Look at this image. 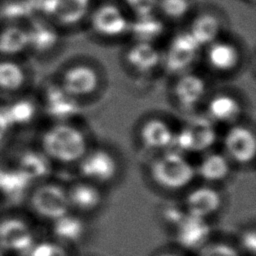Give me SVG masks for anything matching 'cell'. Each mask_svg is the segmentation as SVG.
<instances>
[{
    "label": "cell",
    "instance_id": "cell-1",
    "mask_svg": "<svg viewBox=\"0 0 256 256\" xmlns=\"http://www.w3.org/2000/svg\"><path fill=\"white\" fill-rule=\"evenodd\" d=\"M37 146L61 165L77 164L89 149L87 136L73 122H52L39 134Z\"/></svg>",
    "mask_w": 256,
    "mask_h": 256
},
{
    "label": "cell",
    "instance_id": "cell-2",
    "mask_svg": "<svg viewBox=\"0 0 256 256\" xmlns=\"http://www.w3.org/2000/svg\"><path fill=\"white\" fill-rule=\"evenodd\" d=\"M149 173L155 184L169 191L182 190L196 178L195 164L187 155L173 148L161 152L153 159Z\"/></svg>",
    "mask_w": 256,
    "mask_h": 256
},
{
    "label": "cell",
    "instance_id": "cell-3",
    "mask_svg": "<svg viewBox=\"0 0 256 256\" xmlns=\"http://www.w3.org/2000/svg\"><path fill=\"white\" fill-rule=\"evenodd\" d=\"M23 202L35 216L53 222L70 212L67 189L61 184L43 180L34 183Z\"/></svg>",
    "mask_w": 256,
    "mask_h": 256
},
{
    "label": "cell",
    "instance_id": "cell-4",
    "mask_svg": "<svg viewBox=\"0 0 256 256\" xmlns=\"http://www.w3.org/2000/svg\"><path fill=\"white\" fill-rule=\"evenodd\" d=\"M0 159L21 172L33 184L47 180L53 169L52 161L37 145L18 144L16 139L0 153Z\"/></svg>",
    "mask_w": 256,
    "mask_h": 256
},
{
    "label": "cell",
    "instance_id": "cell-5",
    "mask_svg": "<svg viewBox=\"0 0 256 256\" xmlns=\"http://www.w3.org/2000/svg\"><path fill=\"white\" fill-rule=\"evenodd\" d=\"M216 126L205 114L195 115L175 130L172 148L187 156L210 151L218 140Z\"/></svg>",
    "mask_w": 256,
    "mask_h": 256
},
{
    "label": "cell",
    "instance_id": "cell-6",
    "mask_svg": "<svg viewBox=\"0 0 256 256\" xmlns=\"http://www.w3.org/2000/svg\"><path fill=\"white\" fill-rule=\"evenodd\" d=\"M36 97L41 114L51 122H73L80 114V100L66 92L59 82L46 83Z\"/></svg>",
    "mask_w": 256,
    "mask_h": 256
},
{
    "label": "cell",
    "instance_id": "cell-7",
    "mask_svg": "<svg viewBox=\"0 0 256 256\" xmlns=\"http://www.w3.org/2000/svg\"><path fill=\"white\" fill-rule=\"evenodd\" d=\"M92 30L104 38H119L128 35L130 19L120 3L103 1L92 6L88 15Z\"/></svg>",
    "mask_w": 256,
    "mask_h": 256
},
{
    "label": "cell",
    "instance_id": "cell-8",
    "mask_svg": "<svg viewBox=\"0 0 256 256\" xmlns=\"http://www.w3.org/2000/svg\"><path fill=\"white\" fill-rule=\"evenodd\" d=\"M35 14L53 24L72 27L89 15L92 0H33Z\"/></svg>",
    "mask_w": 256,
    "mask_h": 256
},
{
    "label": "cell",
    "instance_id": "cell-9",
    "mask_svg": "<svg viewBox=\"0 0 256 256\" xmlns=\"http://www.w3.org/2000/svg\"><path fill=\"white\" fill-rule=\"evenodd\" d=\"M201 50L202 47L187 29L180 31L171 38L166 51L162 53V65L168 73L180 75L190 71Z\"/></svg>",
    "mask_w": 256,
    "mask_h": 256
},
{
    "label": "cell",
    "instance_id": "cell-10",
    "mask_svg": "<svg viewBox=\"0 0 256 256\" xmlns=\"http://www.w3.org/2000/svg\"><path fill=\"white\" fill-rule=\"evenodd\" d=\"M35 243L30 223L19 214L0 215V249L4 252L28 253Z\"/></svg>",
    "mask_w": 256,
    "mask_h": 256
},
{
    "label": "cell",
    "instance_id": "cell-11",
    "mask_svg": "<svg viewBox=\"0 0 256 256\" xmlns=\"http://www.w3.org/2000/svg\"><path fill=\"white\" fill-rule=\"evenodd\" d=\"M76 165L81 178L96 185L111 182L118 173L117 159L104 148L88 149Z\"/></svg>",
    "mask_w": 256,
    "mask_h": 256
},
{
    "label": "cell",
    "instance_id": "cell-12",
    "mask_svg": "<svg viewBox=\"0 0 256 256\" xmlns=\"http://www.w3.org/2000/svg\"><path fill=\"white\" fill-rule=\"evenodd\" d=\"M31 80L27 59L0 57V100L29 93Z\"/></svg>",
    "mask_w": 256,
    "mask_h": 256
},
{
    "label": "cell",
    "instance_id": "cell-13",
    "mask_svg": "<svg viewBox=\"0 0 256 256\" xmlns=\"http://www.w3.org/2000/svg\"><path fill=\"white\" fill-rule=\"evenodd\" d=\"M222 144V152L228 157L232 164L249 165L255 159V133L247 125L238 122L229 126L223 136Z\"/></svg>",
    "mask_w": 256,
    "mask_h": 256
},
{
    "label": "cell",
    "instance_id": "cell-14",
    "mask_svg": "<svg viewBox=\"0 0 256 256\" xmlns=\"http://www.w3.org/2000/svg\"><path fill=\"white\" fill-rule=\"evenodd\" d=\"M0 107L15 135L31 127L41 114L38 99L31 92L0 100Z\"/></svg>",
    "mask_w": 256,
    "mask_h": 256
},
{
    "label": "cell",
    "instance_id": "cell-15",
    "mask_svg": "<svg viewBox=\"0 0 256 256\" xmlns=\"http://www.w3.org/2000/svg\"><path fill=\"white\" fill-rule=\"evenodd\" d=\"M172 93L176 104L182 110L192 112L205 100L208 93V84L200 74L187 71L177 75Z\"/></svg>",
    "mask_w": 256,
    "mask_h": 256
},
{
    "label": "cell",
    "instance_id": "cell-16",
    "mask_svg": "<svg viewBox=\"0 0 256 256\" xmlns=\"http://www.w3.org/2000/svg\"><path fill=\"white\" fill-rule=\"evenodd\" d=\"M28 34V56L42 57L52 52L60 41L57 26L49 20L33 15L26 21Z\"/></svg>",
    "mask_w": 256,
    "mask_h": 256
},
{
    "label": "cell",
    "instance_id": "cell-17",
    "mask_svg": "<svg viewBox=\"0 0 256 256\" xmlns=\"http://www.w3.org/2000/svg\"><path fill=\"white\" fill-rule=\"evenodd\" d=\"M99 75L90 65L78 63L68 67L62 74L59 84L76 99L93 94L99 85Z\"/></svg>",
    "mask_w": 256,
    "mask_h": 256
},
{
    "label": "cell",
    "instance_id": "cell-18",
    "mask_svg": "<svg viewBox=\"0 0 256 256\" xmlns=\"http://www.w3.org/2000/svg\"><path fill=\"white\" fill-rule=\"evenodd\" d=\"M221 193L211 185L205 184L191 189L185 196L182 206L190 215L208 219L222 206Z\"/></svg>",
    "mask_w": 256,
    "mask_h": 256
},
{
    "label": "cell",
    "instance_id": "cell-19",
    "mask_svg": "<svg viewBox=\"0 0 256 256\" xmlns=\"http://www.w3.org/2000/svg\"><path fill=\"white\" fill-rule=\"evenodd\" d=\"M175 130L164 119L153 117L144 121L138 132L141 145L150 151L164 152L173 146Z\"/></svg>",
    "mask_w": 256,
    "mask_h": 256
},
{
    "label": "cell",
    "instance_id": "cell-20",
    "mask_svg": "<svg viewBox=\"0 0 256 256\" xmlns=\"http://www.w3.org/2000/svg\"><path fill=\"white\" fill-rule=\"evenodd\" d=\"M243 114V106L234 95L226 92L217 93L209 98L205 115L216 125L228 127L239 122Z\"/></svg>",
    "mask_w": 256,
    "mask_h": 256
},
{
    "label": "cell",
    "instance_id": "cell-21",
    "mask_svg": "<svg viewBox=\"0 0 256 256\" xmlns=\"http://www.w3.org/2000/svg\"><path fill=\"white\" fill-rule=\"evenodd\" d=\"M0 57H28L26 22H0Z\"/></svg>",
    "mask_w": 256,
    "mask_h": 256
},
{
    "label": "cell",
    "instance_id": "cell-22",
    "mask_svg": "<svg viewBox=\"0 0 256 256\" xmlns=\"http://www.w3.org/2000/svg\"><path fill=\"white\" fill-rule=\"evenodd\" d=\"M175 231L176 241L181 247L187 250H200L208 242L211 227L207 219L187 213L184 219L176 226Z\"/></svg>",
    "mask_w": 256,
    "mask_h": 256
},
{
    "label": "cell",
    "instance_id": "cell-23",
    "mask_svg": "<svg viewBox=\"0 0 256 256\" xmlns=\"http://www.w3.org/2000/svg\"><path fill=\"white\" fill-rule=\"evenodd\" d=\"M125 61L136 73L146 75L162 65V52L156 44L133 41L125 52Z\"/></svg>",
    "mask_w": 256,
    "mask_h": 256
},
{
    "label": "cell",
    "instance_id": "cell-24",
    "mask_svg": "<svg viewBox=\"0 0 256 256\" xmlns=\"http://www.w3.org/2000/svg\"><path fill=\"white\" fill-rule=\"evenodd\" d=\"M32 185L21 172L0 159V203L23 202Z\"/></svg>",
    "mask_w": 256,
    "mask_h": 256
},
{
    "label": "cell",
    "instance_id": "cell-25",
    "mask_svg": "<svg viewBox=\"0 0 256 256\" xmlns=\"http://www.w3.org/2000/svg\"><path fill=\"white\" fill-rule=\"evenodd\" d=\"M205 50L206 61L216 72H232L240 63V51L238 47L230 41L219 38L206 46Z\"/></svg>",
    "mask_w": 256,
    "mask_h": 256
},
{
    "label": "cell",
    "instance_id": "cell-26",
    "mask_svg": "<svg viewBox=\"0 0 256 256\" xmlns=\"http://www.w3.org/2000/svg\"><path fill=\"white\" fill-rule=\"evenodd\" d=\"M232 162L221 151L213 149L201 154V158L195 164L196 177H200L206 183H215L225 180L231 173Z\"/></svg>",
    "mask_w": 256,
    "mask_h": 256
},
{
    "label": "cell",
    "instance_id": "cell-27",
    "mask_svg": "<svg viewBox=\"0 0 256 256\" xmlns=\"http://www.w3.org/2000/svg\"><path fill=\"white\" fill-rule=\"evenodd\" d=\"M187 30L197 43L205 48L220 38L222 22L215 12L205 10L197 13L192 18Z\"/></svg>",
    "mask_w": 256,
    "mask_h": 256
},
{
    "label": "cell",
    "instance_id": "cell-28",
    "mask_svg": "<svg viewBox=\"0 0 256 256\" xmlns=\"http://www.w3.org/2000/svg\"><path fill=\"white\" fill-rule=\"evenodd\" d=\"M67 193L70 209L78 212H92L99 208L103 200L99 185L83 179L70 186Z\"/></svg>",
    "mask_w": 256,
    "mask_h": 256
},
{
    "label": "cell",
    "instance_id": "cell-29",
    "mask_svg": "<svg viewBox=\"0 0 256 256\" xmlns=\"http://www.w3.org/2000/svg\"><path fill=\"white\" fill-rule=\"evenodd\" d=\"M165 31L166 21L155 13L141 17H132L130 19L128 35L131 36L133 41L156 44L165 34Z\"/></svg>",
    "mask_w": 256,
    "mask_h": 256
},
{
    "label": "cell",
    "instance_id": "cell-30",
    "mask_svg": "<svg viewBox=\"0 0 256 256\" xmlns=\"http://www.w3.org/2000/svg\"><path fill=\"white\" fill-rule=\"evenodd\" d=\"M84 221L70 212L52 222V232L56 240L61 244H75L85 234Z\"/></svg>",
    "mask_w": 256,
    "mask_h": 256
},
{
    "label": "cell",
    "instance_id": "cell-31",
    "mask_svg": "<svg viewBox=\"0 0 256 256\" xmlns=\"http://www.w3.org/2000/svg\"><path fill=\"white\" fill-rule=\"evenodd\" d=\"M193 8V0H158L156 13L164 21L178 22L187 18Z\"/></svg>",
    "mask_w": 256,
    "mask_h": 256
},
{
    "label": "cell",
    "instance_id": "cell-32",
    "mask_svg": "<svg viewBox=\"0 0 256 256\" xmlns=\"http://www.w3.org/2000/svg\"><path fill=\"white\" fill-rule=\"evenodd\" d=\"M158 0H120L126 12L133 17H141L156 13Z\"/></svg>",
    "mask_w": 256,
    "mask_h": 256
},
{
    "label": "cell",
    "instance_id": "cell-33",
    "mask_svg": "<svg viewBox=\"0 0 256 256\" xmlns=\"http://www.w3.org/2000/svg\"><path fill=\"white\" fill-rule=\"evenodd\" d=\"M28 254L29 256H69L63 244L52 241L34 243Z\"/></svg>",
    "mask_w": 256,
    "mask_h": 256
},
{
    "label": "cell",
    "instance_id": "cell-34",
    "mask_svg": "<svg viewBox=\"0 0 256 256\" xmlns=\"http://www.w3.org/2000/svg\"><path fill=\"white\" fill-rule=\"evenodd\" d=\"M198 256H240L239 252L233 246L226 243H211L203 246Z\"/></svg>",
    "mask_w": 256,
    "mask_h": 256
},
{
    "label": "cell",
    "instance_id": "cell-35",
    "mask_svg": "<svg viewBox=\"0 0 256 256\" xmlns=\"http://www.w3.org/2000/svg\"><path fill=\"white\" fill-rule=\"evenodd\" d=\"M186 215L187 212L182 205H167L162 211L164 221L174 228H176V226L184 219Z\"/></svg>",
    "mask_w": 256,
    "mask_h": 256
},
{
    "label": "cell",
    "instance_id": "cell-36",
    "mask_svg": "<svg viewBox=\"0 0 256 256\" xmlns=\"http://www.w3.org/2000/svg\"><path fill=\"white\" fill-rule=\"evenodd\" d=\"M16 135L0 107V153L14 140Z\"/></svg>",
    "mask_w": 256,
    "mask_h": 256
},
{
    "label": "cell",
    "instance_id": "cell-37",
    "mask_svg": "<svg viewBox=\"0 0 256 256\" xmlns=\"http://www.w3.org/2000/svg\"><path fill=\"white\" fill-rule=\"evenodd\" d=\"M240 244L242 249L250 255H255L256 252V233L254 228L245 230L240 237Z\"/></svg>",
    "mask_w": 256,
    "mask_h": 256
},
{
    "label": "cell",
    "instance_id": "cell-38",
    "mask_svg": "<svg viewBox=\"0 0 256 256\" xmlns=\"http://www.w3.org/2000/svg\"><path fill=\"white\" fill-rule=\"evenodd\" d=\"M158 256H179L175 253H162V254H159Z\"/></svg>",
    "mask_w": 256,
    "mask_h": 256
},
{
    "label": "cell",
    "instance_id": "cell-39",
    "mask_svg": "<svg viewBox=\"0 0 256 256\" xmlns=\"http://www.w3.org/2000/svg\"><path fill=\"white\" fill-rule=\"evenodd\" d=\"M4 253H5V252H4V251H2V250L0 249V256H4Z\"/></svg>",
    "mask_w": 256,
    "mask_h": 256
},
{
    "label": "cell",
    "instance_id": "cell-40",
    "mask_svg": "<svg viewBox=\"0 0 256 256\" xmlns=\"http://www.w3.org/2000/svg\"><path fill=\"white\" fill-rule=\"evenodd\" d=\"M247 1H248V2H250V3H252V4L255 2V0H247Z\"/></svg>",
    "mask_w": 256,
    "mask_h": 256
}]
</instances>
